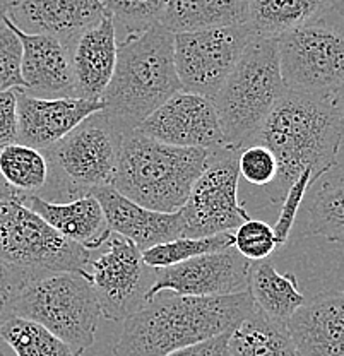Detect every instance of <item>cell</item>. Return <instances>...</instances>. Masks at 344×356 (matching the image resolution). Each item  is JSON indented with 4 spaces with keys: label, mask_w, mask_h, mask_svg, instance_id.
I'll return each instance as SVG.
<instances>
[{
    "label": "cell",
    "mask_w": 344,
    "mask_h": 356,
    "mask_svg": "<svg viewBox=\"0 0 344 356\" xmlns=\"http://www.w3.org/2000/svg\"><path fill=\"white\" fill-rule=\"evenodd\" d=\"M238 172L240 178L249 184L268 188L277 175V161L269 147L262 144H250L240 153Z\"/></svg>",
    "instance_id": "cell-33"
},
{
    "label": "cell",
    "mask_w": 344,
    "mask_h": 356,
    "mask_svg": "<svg viewBox=\"0 0 344 356\" xmlns=\"http://www.w3.org/2000/svg\"><path fill=\"white\" fill-rule=\"evenodd\" d=\"M233 235H235L233 247L250 262L269 259L277 248L275 228L262 220L250 218L249 221L240 225Z\"/></svg>",
    "instance_id": "cell-31"
},
{
    "label": "cell",
    "mask_w": 344,
    "mask_h": 356,
    "mask_svg": "<svg viewBox=\"0 0 344 356\" xmlns=\"http://www.w3.org/2000/svg\"><path fill=\"white\" fill-rule=\"evenodd\" d=\"M233 242H235L233 232L220 233V235L213 236H202V238L180 236V238L172 240V242L160 243L156 247L147 248V250L142 252V259L146 266L153 267V269H163V267L190 261V259L199 257V255L227 250V248L233 247Z\"/></svg>",
    "instance_id": "cell-29"
},
{
    "label": "cell",
    "mask_w": 344,
    "mask_h": 356,
    "mask_svg": "<svg viewBox=\"0 0 344 356\" xmlns=\"http://www.w3.org/2000/svg\"><path fill=\"white\" fill-rule=\"evenodd\" d=\"M250 264L235 247H229L156 269V280L147 291L146 303L161 291L182 296H228L249 291Z\"/></svg>",
    "instance_id": "cell-13"
},
{
    "label": "cell",
    "mask_w": 344,
    "mask_h": 356,
    "mask_svg": "<svg viewBox=\"0 0 344 356\" xmlns=\"http://www.w3.org/2000/svg\"><path fill=\"white\" fill-rule=\"evenodd\" d=\"M23 200L55 232L79 243L86 250H98L112 236L105 211L95 195H86L69 202H50L40 195H28Z\"/></svg>",
    "instance_id": "cell-21"
},
{
    "label": "cell",
    "mask_w": 344,
    "mask_h": 356,
    "mask_svg": "<svg viewBox=\"0 0 344 356\" xmlns=\"http://www.w3.org/2000/svg\"><path fill=\"white\" fill-rule=\"evenodd\" d=\"M105 211L112 233L131 240L140 252L182 236L180 213H158L124 197L112 185L92 192Z\"/></svg>",
    "instance_id": "cell-19"
},
{
    "label": "cell",
    "mask_w": 344,
    "mask_h": 356,
    "mask_svg": "<svg viewBox=\"0 0 344 356\" xmlns=\"http://www.w3.org/2000/svg\"><path fill=\"white\" fill-rule=\"evenodd\" d=\"M228 348L231 356H302L286 325L265 317L257 307L229 332Z\"/></svg>",
    "instance_id": "cell-25"
},
{
    "label": "cell",
    "mask_w": 344,
    "mask_h": 356,
    "mask_svg": "<svg viewBox=\"0 0 344 356\" xmlns=\"http://www.w3.org/2000/svg\"><path fill=\"white\" fill-rule=\"evenodd\" d=\"M254 38L249 22L173 35L177 76L182 91L214 99Z\"/></svg>",
    "instance_id": "cell-11"
},
{
    "label": "cell",
    "mask_w": 344,
    "mask_h": 356,
    "mask_svg": "<svg viewBox=\"0 0 344 356\" xmlns=\"http://www.w3.org/2000/svg\"><path fill=\"white\" fill-rule=\"evenodd\" d=\"M106 14L103 0H14L7 17L21 31L51 36L70 51Z\"/></svg>",
    "instance_id": "cell-15"
},
{
    "label": "cell",
    "mask_w": 344,
    "mask_h": 356,
    "mask_svg": "<svg viewBox=\"0 0 344 356\" xmlns=\"http://www.w3.org/2000/svg\"><path fill=\"white\" fill-rule=\"evenodd\" d=\"M48 159L43 151L14 143L0 149V177L16 194L40 195L47 188Z\"/></svg>",
    "instance_id": "cell-27"
},
{
    "label": "cell",
    "mask_w": 344,
    "mask_h": 356,
    "mask_svg": "<svg viewBox=\"0 0 344 356\" xmlns=\"http://www.w3.org/2000/svg\"><path fill=\"white\" fill-rule=\"evenodd\" d=\"M329 10L277 38L281 76L290 91L334 96L344 86V28Z\"/></svg>",
    "instance_id": "cell-9"
},
{
    "label": "cell",
    "mask_w": 344,
    "mask_h": 356,
    "mask_svg": "<svg viewBox=\"0 0 344 356\" xmlns=\"http://www.w3.org/2000/svg\"><path fill=\"white\" fill-rule=\"evenodd\" d=\"M247 0H168L160 24L172 35L245 24Z\"/></svg>",
    "instance_id": "cell-22"
},
{
    "label": "cell",
    "mask_w": 344,
    "mask_h": 356,
    "mask_svg": "<svg viewBox=\"0 0 344 356\" xmlns=\"http://www.w3.org/2000/svg\"><path fill=\"white\" fill-rule=\"evenodd\" d=\"M0 259L35 277L51 273L86 274L91 252L55 232L16 195L0 200Z\"/></svg>",
    "instance_id": "cell-8"
},
{
    "label": "cell",
    "mask_w": 344,
    "mask_h": 356,
    "mask_svg": "<svg viewBox=\"0 0 344 356\" xmlns=\"http://www.w3.org/2000/svg\"><path fill=\"white\" fill-rule=\"evenodd\" d=\"M229 332L221 334V336L213 337V339L204 341V343L195 344V346L183 348V350H179L166 356H231L228 348Z\"/></svg>",
    "instance_id": "cell-37"
},
{
    "label": "cell",
    "mask_w": 344,
    "mask_h": 356,
    "mask_svg": "<svg viewBox=\"0 0 344 356\" xmlns=\"http://www.w3.org/2000/svg\"><path fill=\"white\" fill-rule=\"evenodd\" d=\"M334 105L336 108H338L339 118H341L343 127H344V86L339 89V91L334 92Z\"/></svg>",
    "instance_id": "cell-38"
},
{
    "label": "cell",
    "mask_w": 344,
    "mask_h": 356,
    "mask_svg": "<svg viewBox=\"0 0 344 356\" xmlns=\"http://www.w3.org/2000/svg\"><path fill=\"white\" fill-rule=\"evenodd\" d=\"M255 310L249 291L182 296L161 291L124 321L113 356H166L233 331Z\"/></svg>",
    "instance_id": "cell-2"
},
{
    "label": "cell",
    "mask_w": 344,
    "mask_h": 356,
    "mask_svg": "<svg viewBox=\"0 0 344 356\" xmlns=\"http://www.w3.org/2000/svg\"><path fill=\"white\" fill-rule=\"evenodd\" d=\"M0 339L16 356H76L69 344L43 325L23 317H13L0 325Z\"/></svg>",
    "instance_id": "cell-28"
},
{
    "label": "cell",
    "mask_w": 344,
    "mask_h": 356,
    "mask_svg": "<svg viewBox=\"0 0 344 356\" xmlns=\"http://www.w3.org/2000/svg\"><path fill=\"white\" fill-rule=\"evenodd\" d=\"M103 110H105L103 102H90L81 98H36L19 89L17 143L45 151L64 139L81 122Z\"/></svg>",
    "instance_id": "cell-16"
},
{
    "label": "cell",
    "mask_w": 344,
    "mask_h": 356,
    "mask_svg": "<svg viewBox=\"0 0 344 356\" xmlns=\"http://www.w3.org/2000/svg\"><path fill=\"white\" fill-rule=\"evenodd\" d=\"M122 134L105 111L81 122L64 139L43 151L48 159L47 188L43 194L58 202L92 195L113 184L120 156Z\"/></svg>",
    "instance_id": "cell-6"
},
{
    "label": "cell",
    "mask_w": 344,
    "mask_h": 356,
    "mask_svg": "<svg viewBox=\"0 0 344 356\" xmlns=\"http://www.w3.org/2000/svg\"><path fill=\"white\" fill-rule=\"evenodd\" d=\"M303 236H322L344 243V177L322 181L303 200Z\"/></svg>",
    "instance_id": "cell-26"
},
{
    "label": "cell",
    "mask_w": 344,
    "mask_h": 356,
    "mask_svg": "<svg viewBox=\"0 0 344 356\" xmlns=\"http://www.w3.org/2000/svg\"><path fill=\"white\" fill-rule=\"evenodd\" d=\"M138 131L177 147L216 151L228 146L213 99L185 91L163 103Z\"/></svg>",
    "instance_id": "cell-14"
},
{
    "label": "cell",
    "mask_w": 344,
    "mask_h": 356,
    "mask_svg": "<svg viewBox=\"0 0 344 356\" xmlns=\"http://www.w3.org/2000/svg\"><path fill=\"white\" fill-rule=\"evenodd\" d=\"M249 293L265 317L283 325L306 300L298 289L297 276L279 273L269 259L250 264Z\"/></svg>",
    "instance_id": "cell-23"
},
{
    "label": "cell",
    "mask_w": 344,
    "mask_h": 356,
    "mask_svg": "<svg viewBox=\"0 0 344 356\" xmlns=\"http://www.w3.org/2000/svg\"><path fill=\"white\" fill-rule=\"evenodd\" d=\"M14 0H0V26L3 24V17L9 14L10 6H13Z\"/></svg>",
    "instance_id": "cell-40"
},
{
    "label": "cell",
    "mask_w": 344,
    "mask_h": 356,
    "mask_svg": "<svg viewBox=\"0 0 344 356\" xmlns=\"http://www.w3.org/2000/svg\"><path fill=\"white\" fill-rule=\"evenodd\" d=\"M21 64L23 44L16 33L3 22L0 26V91L24 88Z\"/></svg>",
    "instance_id": "cell-34"
},
{
    "label": "cell",
    "mask_w": 344,
    "mask_h": 356,
    "mask_svg": "<svg viewBox=\"0 0 344 356\" xmlns=\"http://www.w3.org/2000/svg\"><path fill=\"white\" fill-rule=\"evenodd\" d=\"M36 280L21 267L0 259V325L16 317V305L24 288Z\"/></svg>",
    "instance_id": "cell-35"
},
{
    "label": "cell",
    "mask_w": 344,
    "mask_h": 356,
    "mask_svg": "<svg viewBox=\"0 0 344 356\" xmlns=\"http://www.w3.org/2000/svg\"><path fill=\"white\" fill-rule=\"evenodd\" d=\"M115 26L125 29V36L138 35L160 24L168 0H103Z\"/></svg>",
    "instance_id": "cell-30"
},
{
    "label": "cell",
    "mask_w": 344,
    "mask_h": 356,
    "mask_svg": "<svg viewBox=\"0 0 344 356\" xmlns=\"http://www.w3.org/2000/svg\"><path fill=\"white\" fill-rule=\"evenodd\" d=\"M17 92L19 89L0 91V149L17 143V137H19Z\"/></svg>",
    "instance_id": "cell-36"
},
{
    "label": "cell",
    "mask_w": 344,
    "mask_h": 356,
    "mask_svg": "<svg viewBox=\"0 0 344 356\" xmlns=\"http://www.w3.org/2000/svg\"><path fill=\"white\" fill-rule=\"evenodd\" d=\"M343 139L344 127L334 96L286 89L252 143L269 147L277 161V175L268 187L271 202H283L306 170L317 178L331 172Z\"/></svg>",
    "instance_id": "cell-1"
},
{
    "label": "cell",
    "mask_w": 344,
    "mask_h": 356,
    "mask_svg": "<svg viewBox=\"0 0 344 356\" xmlns=\"http://www.w3.org/2000/svg\"><path fill=\"white\" fill-rule=\"evenodd\" d=\"M286 331L302 356H344V291L305 300Z\"/></svg>",
    "instance_id": "cell-18"
},
{
    "label": "cell",
    "mask_w": 344,
    "mask_h": 356,
    "mask_svg": "<svg viewBox=\"0 0 344 356\" xmlns=\"http://www.w3.org/2000/svg\"><path fill=\"white\" fill-rule=\"evenodd\" d=\"M286 89L277 38L255 36L213 99L228 146H250Z\"/></svg>",
    "instance_id": "cell-5"
},
{
    "label": "cell",
    "mask_w": 344,
    "mask_h": 356,
    "mask_svg": "<svg viewBox=\"0 0 344 356\" xmlns=\"http://www.w3.org/2000/svg\"><path fill=\"white\" fill-rule=\"evenodd\" d=\"M243 147L211 151L206 170L197 178L182 209V236L202 238L233 232L250 220L238 200V159Z\"/></svg>",
    "instance_id": "cell-10"
},
{
    "label": "cell",
    "mask_w": 344,
    "mask_h": 356,
    "mask_svg": "<svg viewBox=\"0 0 344 356\" xmlns=\"http://www.w3.org/2000/svg\"><path fill=\"white\" fill-rule=\"evenodd\" d=\"M16 195H19V194H16V192H14L13 188H10L9 185L2 180V177H0V200L16 197ZM21 197H23V195H21Z\"/></svg>",
    "instance_id": "cell-39"
},
{
    "label": "cell",
    "mask_w": 344,
    "mask_h": 356,
    "mask_svg": "<svg viewBox=\"0 0 344 356\" xmlns=\"http://www.w3.org/2000/svg\"><path fill=\"white\" fill-rule=\"evenodd\" d=\"M16 317L43 325L83 356L95 344L103 317L90 273H51L33 280L16 305Z\"/></svg>",
    "instance_id": "cell-7"
},
{
    "label": "cell",
    "mask_w": 344,
    "mask_h": 356,
    "mask_svg": "<svg viewBox=\"0 0 344 356\" xmlns=\"http://www.w3.org/2000/svg\"><path fill=\"white\" fill-rule=\"evenodd\" d=\"M90 266L88 273L103 317L113 322L125 321L144 307L156 280V269L146 266L138 245L117 233L108 238V250Z\"/></svg>",
    "instance_id": "cell-12"
},
{
    "label": "cell",
    "mask_w": 344,
    "mask_h": 356,
    "mask_svg": "<svg viewBox=\"0 0 344 356\" xmlns=\"http://www.w3.org/2000/svg\"><path fill=\"white\" fill-rule=\"evenodd\" d=\"M209 154L206 149L170 146L134 129L122 136L112 187L146 209L177 213L206 170Z\"/></svg>",
    "instance_id": "cell-4"
},
{
    "label": "cell",
    "mask_w": 344,
    "mask_h": 356,
    "mask_svg": "<svg viewBox=\"0 0 344 356\" xmlns=\"http://www.w3.org/2000/svg\"><path fill=\"white\" fill-rule=\"evenodd\" d=\"M331 7L339 17L344 22V0H331Z\"/></svg>",
    "instance_id": "cell-41"
},
{
    "label": "cell",
    "mask_w": 344,
    "mask_h": 356,
    "mask_svg": "<svg viewBox=\"0 0 344 356\" xmlns=\"http://www.w3.org/2000/svg\"><path fill=\"white\" fill-rule=\"evenodd\" d=\"M0 356H3V353H2V351H0Z\"/></svg>",
    "instance_id": "cell-42"
},
{
    "label": "cell",
    "mask_w": 344,
    "mask_h": 356,
    "mask_svg": "<svg viewBox=\"0 0 344 356\" xmlns=\"http://www.w3.org/2000/svg\"><path fill=\"white\" fill-rule=\"evenodd\" d=\"M117 54V26L113 17L106 14L70 50L76 98L101 102L113 77Z\"/></svg>",
    "instance_id": "cell-20"
},
{
    "label": "cell",
    "mask_w": 344,
    "mask_h": 356,
    "mask_svg": "<svg viewBox=\"0 0 344 356\" xmlns=\"http://www.w3.org/2000/svg\"><path fill=\"white\" fill-rule=\"evenodd\" d=\"M317 180H319V178L313 175L310 170H306V172H303L298 180L291 185L288 194L284 195L283 202H281L283 206H281L279 218H277L276 225L272 226L277 240V247H284L288 240H290L295 228V222L298 220V213L300 209H302V204L306 197V192H309V188L312 187Z\"/></svg>",
    "instance_id": "cell-32"
},
{
    "label": "cell",
    "mask_w": 344,
    "mask_h": 356,
    "mask_svg": "<svg viewBox=\"0 0 344 356\" xmlns=\"http://www.w3.org/2000/svg\"><path fill=\"white\" fill-rule=\"evenodd\" d=\"M180 91L173 35L156 24L118 43L113 77L101 98L103 111L125 134Z\"/></svg>",
    "instance_id": "cell-3"
},
{
    "label": "cell",
    "mask_w": 344,
    "mask_h": 356,
    "mask_svg": "<svg viewBox=\"0 0 344 356\" xmlns=\"http://www.w3.org/2000/svg\"><path fill=\"white\" fill-rule=\"evenodd\" d=\"M3 22L23 44V91L36 98H76L69 48L51 36L21 31L7 16Z\"/></svg>",
    "instance_id": "cell-17"
},
{
    "label": "cell",
    "mask_w": 344,
    "mask_h": 356,
    "mask_svg": "<svg viewBox=\"0 0 344 356\" xmlns=\"http://www.w3.org/2000/svg\"><path fill=\"white\" fill-rule=\"evenodd\" d=\"M255 36L279 38L332 10L331 0H247Z\"/></svg>",
    "instance_id": "cell-24"
}]
</instances>
